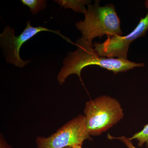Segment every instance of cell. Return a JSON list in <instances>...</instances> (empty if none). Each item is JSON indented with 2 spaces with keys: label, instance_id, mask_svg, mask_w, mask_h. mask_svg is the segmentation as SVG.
<instances>
[{
  "label": "cell",
  "instance_id": "1",
  "mask_svg": "<svg viewBox=\"0 0 148 148\" xmlns=\"http://www.w3.org/2000/svg\"><path fill=\"white\" fill-rule=\"evenodd\" d=\"M77 48L70 52L64 58L63 65L57 76V80L62 85L69 75L76 74L82 83L81 72L82 69L89 66L96 65L113 72L127 71L136 68L145 66L144 63H136L125 58H107L100 56L94 49L92 42L79 38L75 43Z\"/></svg>",
  "mask_w": 148,
  "mask_h": 148
},
{
  "label": "cell",
  "instance_id": "2",
  "mask_svg": "<svg viewBox=\"0 0 148 148\" xmlns=\"http://www.w3.org/2000/svg\"><path fill=\"white\" fill-rule=\"evenodd\" d=\"M100 1L89 3L84 13V20L76 23L77 29L82 34V38L92 42L96 37L122 36L121 21L113 5L102 6Z\"/></svg>",
  "mask_w": 148,
  "mask_h": 148
},
{
  "label": "cell",
  "instance_id": "3",
  "mask_svg": "<svg viewBox=\"0 0 148 148\" xmlns=\"http://www.w3.org/2000/svg\"><path fill=\"white\" fill-rule=\"evenodd\" d=\"M88 132L90 136L101 135L123 118L119 101L103 95L86 102L84 110Z\"/></svg>",
  "mask_w": 148,
  "mask_h": 148
},
{
  "label": "cell",
  "instance_id": "4",
  "mask_svg": "<svg viewBox=\"0 0 148 148\" xmlns=\"http://www.w3.org/2000/svg\"><path fill=\"white\" fill-rule=\"evenodd\" d=\"M49 32L55 33L62 37L68 42L75 44L69 38L65 37L59 31H53L43 27H33L30 21H28L27 27L18 36L15 35L14 29L6 26L0 35L1 47L3 51L6 60L8 64H13L19 68H22L32 62L30 60L24 61L20 57V49L25 42L39 33Z\"/></svg>",
  "mask_w": 148,
  "mask_h": 148
},
{
  "label": "cell",
  "instance_id": "5",
  "mask_svg": "<svg viewBox=\"0 0 148 148\" xmlns=\"http://www.w3.org/2000/svg\"><path fill=\"white\" fill-rule=\"evenodd\" d=\"M92 140L88 132L85 116L79 114L49 137H38L36 143L37 148H65L82 146L85 140Z\"/></svg>",
  "mask_w": 148,
  "mask_h": 148
},
{
  "label": "cell",
  "instance_id": "6",
  "mask_svg": "<svg viewBox=\"0 0 148 148\" xmlns=\"http://www.w3.org/2000/svg\"><path fill=\"white\" fill-rule=\"evenodd\" d=\"M145 5L148 10L147 15L141 18L135 29L126 36H108L103 43L95 42L94 49L98 55L107 58L127 59L130 44L140 37L144 36L148 30V0Z\"/></svg>",
  "mask_w": 148,
  "mask_h": 148
},
{
  "label": "cell",
  "instance_id": "7",
  "mask_svg": "<svg viewBox=\"0 0 148 148\" xmlns=\"http://www.w3.org/2000/svg\"><path fill=\"white\" fill-rule=\"evenodd\" d=\"M55 1L65 9H72L75 12L84 14L86 10V5L90 3V1L88 0H58Z\"/></svg>",
  "mask_w": 148,
  "mask_h": 148
},
{
  "label": "cell",
  "instance_id": "8",
  "mask_svg": "<svg viewBox=\"0 0 148 148\" xmlns=\"http://www.w3.org/2000/svg\"><path fill=\"white\" fill-rule=\"evenodd\" d=\"M21 2L29 8L33 14H36L40 11L44 9L47 6V1L44 0H21Z\"/></svg>",
  "mask_w": 148,
  "mask_h": 148
},
{
  "label": "cell",
  "instance_id": "9",
  "mask_svg": "<svg viewBox=\"0 0 148 148\" xmlns=\"http://www.w3.org/2000/svg\"><path fill=\"white\" fill-rule=\"evenodd\" d=\"M130 140H136L138 141V146L142 147L146 144L148 147V123L145 125L144 128L140 132L134 134L131 138H128Z\"/></svg>",
  "mask_w": 148,
  "mask_h": 148
},
{
  "label": "cell",
  "instance_id": "10",
  "mask_svg": "<svg viewBox=\"0 0 148 148\" xmlns=\"http://www.w3.org/2000/svg\"><path fill=\"white\" fill-rule=\"evenodd\" d=\"M108 138L110 140L118 139V140H120L124 143L127 148H137L133 145L132 141L130 140L129 138H126L125 136H122L119 137H114L108 134Z\"/></svg>",
  "mask_w": 148,
  "mask_h": 148
},
{
  "label": "cell",
  "instance_id": "11",
  "mask_svg": "<svg viewBox=\"0 0 148 148\" xmlns=\"http://www.w3.org/2000/svg\"><path fill=\"white\" fill-rule=\"evenodd\" d=\"M1 148H12L10 146L8 145L5 142L1 139Z\"/></svg>",
  "mask_w": 148,
  "mask_h": 148
},
{
  "label": "cell",
  "instance_id": "12",
  "mask_svg": "<svg viewBox=\"0 0 148 148\" xmlns=\"http://www.w3.org/2000/svg\"><path fill=\"white\" fill-rule=\"evenodd\" d=\"M82 146L76 145L73 146V147H69L65 148H82Z\"/></svg>",
  "mask_w": 148,
  "mask_h": 148
}]
</instances>
